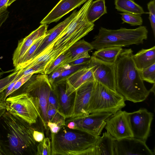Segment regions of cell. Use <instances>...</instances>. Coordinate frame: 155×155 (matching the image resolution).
Here are the masks:
<instances>
[{"mask_svg":"<svg viewBox=\"0 0 155 155\" xmlns=\"http://www.w3.org/2000/svg\"><path fill=\"white\" fill-rule=\"evenodd\" d=\"M140 72L143 81L152 84L155 83V63Z\"/></svg>","mask_w":155,"mask_h":155,"instance_id":"cell-31","label":"cell"},{"mask_svg":"<svg viewBox=\"0 0 155 155\" xmlns=\"http://www.w3.org/2000/svg\"><path fill=\"white\" fill-rule=\"evenodd\" d=\"M5 101V109L9 113L20 117L31 125L36 123L38 112L33 98L29 94L23 92L7 98Z\"/></svg>","mask_w":155,"mask_h":155,"instance_id":"cell-8","label":"cell"},{"mask_svg":"<svg viewBox=\"0 0 155 155\" xmlns=\"http://www.w3.org/2000/svg\"><path fill=\"white\" fill-rule=\"evenodd\" d=\"M2 117L7 128L9 145L12 151L19 154L27 150H30L36 155L38 144L33 136L35 129L31 125L7 111L2 114Z\"/></svg>","mask_w":155,"mask_h":155,"instance_id":"cell-3","label":"cell"},{"mask_svg":"<svg viewBox=\"0 0 155 155\" xmlns=\"http://www.w3.org/2000/svg\"><path fill=\"white\" fill-rule=\"evenodd\" d=\"M87 64H82L71 66L69 68L65 70L62 72L60 75L55 80L53 86L58 82L65 80L66 78L71 74L80 68Z\"/></svg>","mask_w":155,"mask_h":155,"instance_id":"cell-35","label":"cell"},{"mask_svg":"<svg viewBox=\"0 0 155 155\" xmlns=\"http://www.w3.org/2000/svg\"><path fill=\"white\" fill-rule=\"evenodd\" d=\"M51 140L48 137L44 138L38 144L36 155H51Z\"/></svg>","mask_w":155,"mask_h":155,"instance_id":"cell-30","label":"cell"},{"mask_svg":"<svg viewBox=\"0 0 155 155\" xmlns=\"http://www.w3.org/2000/svg\"><path fill=\"white\" fill-rule=\"evenodd\" d=\"M15 69H14L13 70H9L7 71H3L0 68V78H1L2 77V76L4 74L6 73H9L12 71H15Z\"/></svg>","mask_w":155,"mask_h":155,"instance_id":"cell-43","label":"cell"},{"mask_svg":"<svg viewBox=\"0 0 155 155\" xmlns=\"http://www.w3.org/2000/svg\"><path fill=\"white\" fill-rule=\"evenodd\" d=\"M100 137L64 126L51 134V155H99L96 144Z\"/></svg>","mask_w":155,"mask_h":155,"instance_id":"cell-2","label":"cell"},{"mask_svg":"<svg viewBox=\"0 0 155 155\" xmlns=\"http://www.w3.org/2000/svg\"><path fill=\"white\" fill-rule=\"evenodd\" d=\"M44 36L37 39L29 48L23 57L20 64L15 68V71L20 70L23 66L32 59L35 52L41 43Z\"/></svg>","mask_w":155,"mask_h":155,"instance_id":"cell-27","label":"cell"},{"mask_svg":"<svg viewBox=\"0 0 155 155\" xmlns=\"http://www.w3.org/2000/svg\"><path fill=\"white\" fill-rule=\"evenodd\" d=\"M95 81L85 83L75 91L72 115L74 118L88 115V109Z\"/></svg>","mask_w":155,"mask_h":155,"instance_id":"cell-14","label":"cell"},{"mask_svg":"<svg viewBox=\"0 0 155 155\" xmlns=\"http://www.w3.org/2000/svg\"><path fill=\"white\" fill-rule=\"evenodd\" d=\"M48 26L47 24H41L28 36L19 41L12 56L13 64L15 68L20 64L23 57L33 43L45 35L47 31Z\"/></svg>","mask_w":155,"mask_h":155,"instance_id":"cell-15","label":"cell"},{"mask_svg":"<svg viewBox=\"0 0 155 155\" xmlns=\"http://www.w3.org/2000/svg\"><path fill=\"white\" fill-rule=\"evenodd\" d=\"M25 84L23 92L28 94L33 98L38 116L45 128L47 129L48 97L52 88L48 75L41 74L32 75Z\"/></svg>","mask_w":155,"mask_h":155,"instance_id":"cell-7","label":"cell"},{"mask_svg":"<svg viewBox=\"0 0 155 155\" xmlns=\"http://www.w3.org/2000/svg\"><path fill=\"white\" fill-rule=\"evenodd\" d=\"M16 0H9L7 4L8 7L10 5L13 3Z\"/></svg>","mask_w":155,"mask_h":155,"instance_id":"cell-45","label":"cell"},{"mask_svg":"<svg viewBox=\"0 0 155 155\" xmlns=\"http://www.w3.org/2000/svg\"><path fill=\"white\" fill-rule=\"evenodd\" d=\"M71 66L68 64H66L57 68L54 71L48 75V79L49 82L52 87L54 84V81L65 70L69 68Z\"/></svg>","mask_w":155,"mask_h":155,"instance_id":"cell-33","label":"cell"},{"mask_svg":"<svg viewBox=\"0 0 155 155\" xmlns=\"http://www.w3.org/2000/svg\"><path fill=\"white\" fill-rule=\"evenodd\" d=\"M87 0H60L50 12L41 21L40 24H49L58 21L72 10Z\"/></svg>","mask_w":155,"mask_h":155,"instance_id":"cell-17","label":"cell"},{"mask_svg":"<svg viewBox=\"0 0 155 155\" xmlns=\"http://www.w3.org/2000/svg\"><path fill=\"white\" fill-rule=\"evenodd\" d=\"M154 155L146 141L134 137L116 140L114 155Z\"/></svg>","mask_w":155,"mask_h":155,"instance_id":"cell-13","label":"cell"},{"mask_svg":"<svg viewBox=\"0 0 155 155\" xmlns=\"http://www.w3.org/2000/svg\"><path fill=\"white\" fill-rule=\"evenodd\" d=\"M47 126L48 128H49L51 133L54 134L58 133L61 127L58 126L56 123L50 121L47 122Z\"/></svg>","mask_w":155,"mask_h":155,"instance_id":"cell-39","label":"cell"},{"mask_svg":"<svg viewBox=\"0 0 155 155\" xmlns=\"http://www.w3.org/2000/svg\"><path fill=\"white\" fill-rule=\"evenodd\" d=\"M48 121L56 123L61 127L66 126V118L60 114L53 106L48 105L47 112Z\"/></svg>","mask_w":155,"mask_h":155,"instance_id":"cell-28","label":"cell"},{"mask_svg":"<svg viewBox=\"0 0 155 155\" xmlns=\"http://www.w3.org/2000/svg\"><path fill=\"white\" fill-rule=\"evenodd\" d=\"M146 27L140 26L135 29L121 28L117 30L108 29L101 27L98 34L90 43L93 49L110 47H128L143 43L147 38Z\"/></svg>","mask_w":155,"mask_h":155,"instance_id":"cell-4","label":"cell"},{"mask_svg":"<svg viewBox=\"0 0 155 155\" xmlns=\"http://www.w3.org/2000/svg\"><path fill=\"white\" fill-rule=\"evenodd\" d=\"M131 48L123 49L115 62V87L125 101H143L150 92L145 86L133 58Z\"/></svg>","mask_w":155,"mask_h":155,"instance_id":"cell-1","label":"cell"},{"mask_svg":"<svg viewBox=\"0 0 155 155\" xmlns=\"http://www.w3.org/2000/svg\"><path fill=\"white\" fill-rule=\"evenodd\" d=\"M127 116L133 137L146 141L150 131L153 113L142 108L132 112H127Z\"/></svg>","mask_w":155,"mask_h":155,"instance_id":"cell-9","label":"cell"},{"mask_svg":"<svg viewBox=\"0 0 155 155\" xmlns=\"http://www.w3.org/2000/svg\"><path fill=\"white\" fill-rule=\"evenodd\" d=\"M9 13L7 9L0 11V27L8 18Z\"/></svg>","mask_w":155,"mask_h":155,"instance_id":"cell-41","label":"cell"},{"mask_svg":"<svg viewBox=\"0 0 155 155\" xmlns=\"http://www.w3.org/2000/svg\"><path fill=\"white\" fill-rule=\"evenodd\" d=\"M71 58V53L68 49L47 65L44 74L48 75L59 67L67 64L69 63Z\"/></svg>","mask_w":155,"mask_h":155,"instance_id":"cell-26","label":"cell"},{"mask_svg":"<svg viewBox=\"0 0 155 155\" xmlns=\"http://www.w3.org/2000/svg\"><path fill=\"white\" fill-rule=\"evenodd\" d=\"M19 70L13 72L6 77L0 79V93L4 91L15 78Z\"/></svg>","mask_w":155,"mask_h":155,"instance_id":"cell-32","label":"cell"},{"mask_svg":"<svg viewBox=\"0 0 155 155\" xmlns=\"http://www.w3.org/2000/svg\"><path fill=\"white\" fill-rule=\"evenodd\" d=\"M93 0H87L74 18L54 40L53 52L61 54L92 31L94 25L87 18L88 9Z\"/></svg>","mask_w":155,"mask_h":155,"instance_id":"cell-5","label":"cell"},{"mask_svg":"<svg viewBox=\"0 0 155 155\" xmlns=\"http://www.w3.org/2000/svg\"><path fill=\"white\" fill-rule=\"evenodd\" d=\"M68 49L72 57L70 63L77 59L86 52L94 49L90 43L82 39L75 43Z\"/></svg>","mask_w":155,"mask_h":155,"instance_id":"cell-25","label":"cell"},{"mask_svg":"<svg viewBox=\"0 0 155 155\" xmlns=\"http://www.w3.org/2000/svg\"><path fill=\"white\" fill-rule=\"evenodd\" d=\"M112 114L107 112L90 114L81 117L69 118L66 120L72 121L75 123L74 129H77L99 136L105 127L106 120Z\"/></svg>","mask_w":155,"mask_h":155,"instance_id":"cell-10","label":"cell"},{"mask_svg":"<svg viewBox=\"0 0 155 155\" xmlns=\"http://www.w3.org/2000/svg\"><path fill=\"white\" fill-rule=\"evenodd\" d=\"M78 12V11L76 10H74L71 14L64 21L59 23L53 28L47 31L31 60L38 56L54 41L74 18Z\"/></svg>","mask_w":155,"mask_h":155,"instance_id":"cell-19","label":"cell"},{"mask_svg":"<svg viewBox=\"0 0 155 155\" xmlns=\"http://www.w3.org/2000/svg\"><path fill=\"white\" fill-rule=\"evenodd\" d=\"M121 18L123 22L122 23H126L131 26H141L143 22L141 15L127 13H120Z\"/></svg>","mask_w":155,"mask_h":155,"instance_id":"cell-29","label":"cell"},{"mask_svg":"<svg viewBox=\"0 0 155 155\" xmlns=\"http://www.w3.org/2000/svg\"><path fill=\"white\" fill-rule=\"evenodd\" d=\"M52 88L54 90L57 100V111L66 119L71 117L75 91L71 94L67 92L65 80L56 84Z\"/></svg>","mask_w":155,"mask_h":155,"instance_id":"cell-16","label":"cell"},{"mask_svg":"<svg viewBox=\"0 0 155 155\" xmlns=\"http://www.w3.org/2000/svg\"><path fill=\"white\" fill-rule=\"evenodd\" d=\"M107 131L115 140L133 137L127 116V112L120 110L106 120Z\"/></svg>","mask_w":155,"mask_h":155,"instance_id":"cell-11","label":"cell"},{"mask_svg":"<svg viewBox=\"0 0 155 155\" xmlns=\"http://www.w3.org/2000/svg\"><path fill=\"white\" fill-rule=\"evenodd\" d=\"M115 139L107 131L104 133L97 142L99 155H114Z\"/></svg>","mask_w":155,"mask_h":155,"instance_id":"cell-23","label":"cell"},{"mask_svg":"<svg viewBox=\"0 0 155 155\" xmlns=\"http://www.w3.org/2000/svg\"><path fill=\"white\" fill-rule=\"evenodd\" d=\"M91 58V56L89 55L88 52H87L77 59L68 63L67 64L71 66L87 64L90 63Z\"/></svg>","mask_w":155,"mask_h":155,"instance_id":"cell-36","label":"cell"},{"mask_svg":"<svg viewBox=\"0 0 155 155\" xmlns=\"http://www.w3.org/2000/svg\"><path fill=\"white\" fill-rule=\"evenodd\" d=\"M123 49L120 47H110L97 50L92 56L105 62L115 64L117 59Z\"/></svg>","mask_w":155,"mask_h":155,"instance_id":"cell-21","label":"cell"},{"mask_svg":"<svg viewBox=\"0 0 155 155\" xmlns=\"http://www.w3.org/2000/svg\"><path fill=\"white\" fill-rule=\"evenodd\" d=\"M151 26L154 37H155V0L150 1L147 4Z\"/></svg>","mask_w":155,"mask_h":155,"instance_id":"cell-34","label":"cell"},{"mask_svg":"<svg viewBox=\"0 0 155 155\" xmlns=\"http://www.w3.org/2000/svg\"><path fill=\"white\" fill-rule=\"evenodd\" d=\"M115 8L123 13L142 15L148 13L134 2V0H114Z\"/></svg>","mask_w":155,"mask_h":155,"instance_id":"cell-22","label":"cell"},{"mask_svg":"<svg viewBox=\"0 0 155 155\" xmlns=\"http://www.w3.org/2000/svg\"><path fill=\"white\" fill-rule=\"evenodd\" d=\"M149 91L150 92H153L154 94H155V83L153 84V86Z\"/></svg>","mask_w":155,"mask_h":155,"instance_id":"cell-44","label":"cell"},{"mask_svg":"<svg viewBox=\"0 0 155 155\" xmlns=\"http://www.w3.org/2000/svg\"><path fill=\"white\" fill-rule=\"evenodd\" d=\"M33 136L34 140L37 142H41L44 138L43 133L35 130L33 132Z\"/></svg>","mask_w":155,"mask_h":155,"instance_id":"cell-40","label":"cell"},{"mask_svg":"<svg viewBox=\"0 0 155 155\" xmlns=\"http://www.w3.org/2000/svg\"><path fill=\"white\" fill-rule=\"evenodd\" d=\"M90 64L92 67L94 81L116 91L115 64H111L91 57Z\"/></svg>","mask_w":155,"mask_h":155,"instance_id":"cell-12","label":"cell"},{"mask_svg":"<svg viewBox=\"0 0 155 155\" xmlns=\"http://www.w3.org/2000/svg\"><path fill=\"white\" fill-rule=\"evenodd\" d=\"M48 105H51L55 108L57 111L58 104L57 97L53 88L51 89L48 97Z\"/></svg>","mask_w":155,"mask_h":155,"instance_id":"cell-38","label":"cell"},{"mask_svg":"<svg viewBox=\"0 0 155 155\" xmlns=\"http://www.w3.org/2000/svg\"><path fill=\"white\" fill-rule=\"evenodd\" d=\"M32 74L22 77L19 79L15 84L13 88L11 91L9 95L19 89L22 85L27 82L33 75Z\"/></svg>","mask_w":155,"mask_h":155,"instance_id":"cell-37","label":"cell"},{"mask_svg":"<svg viewBox=\"0 0 155 155\" xmlns=\"http://www.w3.org/2000/svg\"><path fill=\"white\" fill-rule=\"evenodd\" d=\"M92 68L89 63L67 77L65 80L67 92L72 94L83 84L94 80Z\"/></svg>","mask_w":155,"mask_h":155,"instance_id":"cell-18","label":"cell"},{"mask_svg":"<svg viewBox=\"0 0 155 155\" xmlns=\"http://www.w3.org/2000/svg\"><path fill=\"white\" fill-rule=\"evenodd\" d=\"M107 13L105 0H96L92 2L88 9L87 18L94 23L102 16Z\"/></svg>","mask_w":155,"mask_h":155,"instance_id":"cell-24","label":"cell"},{"mask_svg":"<svg viewBox=\"0 0 155 155\" xmlns=\"http://www.w3.org/2000/svg\"><path fill=\"white\" fill-rule=\"evenodd\" d=\"M124 97L116 91L95 81L88 111L89 114L107 112L114 114L126 104Z\"/></svg>","mask_w":155,"mask_h":155,"instance_id":"cell-6","label":"cell"},{"mask_svg":"<svg viewBox=\"0 0 155 155\" xmlns=\"http://www.w3.org/2000/svg\"><path fill=\"white\" fill-rule=\"evenodd\" d=\"M135 65L140 71L155 63V46L147 49H142L133 54Z\"/></svg>","mask_w":155,"mask_h":155,"instance_id":"cell-20","label":"cell"},{"mask_svg":"<svg viewBox=\"0 0 155 155\" xmlns=\"http://www.w3.org/2000/svg\"><path fill=\"white\" fill-rule=\"evenodd\" d=\"M9 0H0V11L7 9Z\"/></svg>","mask_w":155,"mask_h":155,"instance_id":"cell-42","label":"cell"}]
</instances>
